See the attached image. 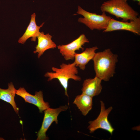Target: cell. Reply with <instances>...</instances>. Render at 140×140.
<instances>
[{
	"label": "cell",
	"instance_id": "6da1fadb",
	"mask_svg": "<svg viewBox=\"0 0 140 140\" xmlns=\"http://www.w3.org/2000/svg\"><path fill=\"white\" fill-rule=\"evenodd\" d=\"M117 57L110 48L96 53L92 59L95 76L102 80L109 81L115 74Z\"/></svg>",
	"mask_w": 140,
	"mask_h": 140
},
{
	"label": "cell",
	"instance_id": "7a4b0ae2",
	"mask_svg": "<svg viewBox=\"0 0 140 140\" xmlns=\"http://www.w3.org/2000/svg\"><path fill=\"white\" fill-rule=\"evenodd\" d=\"M128 0H108L103 2L100 9L102 12L109 13L123 22L134 20L138 17V13L128 4Z\"/></svg>",
	"mask_w": 140,
	"mask_h": 140
},
{
	"label": "cell",
	"instance_id": "3957f363",
	"mask_svg": "<svg viewBox=\"0 0 140 140\" xmlns=\"http://www.w3.org/2000/svg\"><path fill=\"white\" fill-rule=\"evenodd\" d=\"M52 69L53 72H47L44 76L48 78V81L57 79L64 89L65 95L68 97L67 89L69 80L76 81L81 80V77L77 75L78 71L75 64L74 62L68 64L63 63L60 65L59 68L53 67Z\"/></svg>",
	"mask_w": 140,
	"mask_h": 140
},
{
	"label": "cell",
	"instance_id": "277c9868",
	"mask_svg": "<svg viewBox=\"0 0 140 140\" xmlns=\"http://www.w3.org/2000/svg\"><path fill=\"white\" fill-rule=\"evenodd\" d=\"M76 13L83 17V18H79L78 22L85 24L92 30L94 29L104 30L112 18L110 16H107L105 12H102L101 15H97L87 11L79 6Z\"/></svg>",
	"mask_w": 140,
	"mask_h": 140
},
{
	"label": "cell",
	"instance_id": "5b68a950",
	"mask_svg": "<svg viewBox=\"0 0 140 140\" xmlns=\"http://www.w3.org/2000/svg\"><path fill=\"white\" fill-rule=\"evenodd\" d=\"M101 110L100 113L95 120L90 121L87 129L90 133H93L99 129H101L108 132L111 135H113L115 129L108 120V116L113 109L110 106L106 108L105 104L102 101H100Z\"/></svg>",
	"mask_w": 140,
	"mask_h": 140
},
{
	"label": "cell",
	"instance_id": "8992f818",
	"mask_svg": "<svg viewBox=\"0 0 140 140\" xmlns=\"http://www.w3.org/2000/svg\"><path fill=\"white\" fill-rule=\"evenodd\" d=\"M67 105L61 106L56 108H48L44 111V115L42 125L37 133V140H46L49 139L46 133L52 124L54 122L58 124V117L61 112L67 110Z\"/></svg>",
	"mask_w": 140,
	"mask_h": 140
},
{
	"label": "cell",
	"instance_id": "52a82bcc",
	"mask_svg": "<svg viewBox=\"0 0 140 140\" xmlns=\"http://www.w3.org/2000/svg\"><path fill=\"white\" fill-rule=\"evenodd\" d=\"M89 41L84 34L81 35L78 38L69 43L66 45H59L57 48L65 59L66 61L73 60L75 51L81 49L84 50L82 46Z\"/></svg>",
	"mask_w": 140,
	"mask_h": 140
},
{
	"label": "cell",
	"instance_id": "ba28073f",
	"mask_svg": "<svg viewBox=\"0 0 140 140\" xmlns=\"http://www.w3.org/2000/svg\"><path fill=\"white\" fill-rule=\"evenodd\" d=\"M119 30L127 31L140 35V17H138L136 19L130 20L129 22L118 21L112 18L107 27L103 32H106Z\"/></svg>",
	"mask_w": 140,
	"mask_h": 140
},
{
	"label": "cell",
	"instance_id": "9c48e42d",
	"mask_svg": "<svg viewBox=\"0 0 140 140\" xmlns=\"http://www.w3.org/2000/svg\"><path fill=\"white\" fill-rule=\"evenodd\" d=\"M16 94L23 98L25 102L36 106L40 113L50 108L48 103L44 101L43 92L41 91H36L35 95H33L27 92L24 88L20 87L16 90Z\"/></svg>",
	"mask_w": 140,
	"mask_h": 140
},
{
	"label": "cell",
	"instance_id": "30bf717a",
	"mask_svg": "<svg viewBox=\"0 0 140 140\" xmlns=\"http://www.w3.org/2000/svg\"><path fill=\"white\" fill-rule=\"evenodd\" d=\"M102 81L96 76L94 78L86 79L82 83V93L92 97L99 95L102 89Z\"/></svg>",
	"mask_w": 140,
	"mask_h": 140
},
{
	"label": "cell",
	"instance_id": "8fae6325",
	"mask_svg": "<svg viewBox=\"0 0 140 140\" xmlns=\"http://www.w3.org/2000/svg\"><path fill=\"white\" fill-rule=\"evenodd\" d=\"M52 37L49 33L45 34L43 32H40L37 36L38 44L33 53H37L38 58H39L46 50L56 48L57 45L52 40Z\"/></svg>",
	"mask_w": 140,
	"mask_h": 140
},
{
	"label": "cell",
	"instance_id": "7c38bea8",
	"mask_svg": "<svg viewBox=\"0 0 140 140\" xmlns=\"http://www.w3.org/2000/svg\"><path fill=\"white\" fill-rule=\"evenodd\" d=\"M36 17L35 13H33L31 15L30 21L28 26L24 33L18 40L19 43L24 44L27 40L30 37H32L31 41H36L37 36L40 32L39 29L43 26L44 23H43L39 26L37 25L36 23Z\"/></svg>",
	"mask_w": 140,
	"mask_h": 140
},
{
	"label": "cell",
	"instance_id": "4fadbf2b",
	"mask_svg": "<svg viewBox=\"0 0 140 140\" xmlns=\"http://www.w3.org/2000/svg\"><path fill=\"white\" fill-rule=\"evenodd\" d=\"M98 49L97 46L86 48L82 52L75 54L74 62L76 67H78L81 69L84 70L86 65L92 60L95 54L96 51Z\"/></svg>",
	"mask_w": 140,
	"mask_h": 140
},
{
	"label": "cell",
	"instance_id": "5bb4252c",
	"mask_svg": "<svg viewBox=\"0 0 140 140\" xmlns=\"http://www.w3.org/2000/svg\"><path fill=\"white\" fill-rule=\"evenodd\" d=\"M93 98L82 93L76 96L73 103L76 106L82 115L86 116L92 109L93 104Z\"/></svg>",
	"mask_w": 140,
	"mask_h": 140
},
{
	"label": "cell",
	"instance_id": "9a60e30c",
	"mask_svg": "<svg viewBox=\"0 0 140 140\" xmlns=\"http://www.w3.org/2000/svg\"><path fill=\"white\" fill-rule=\"evenodd\" d=\"M8 88L4 89L0 88V99L10 103L17 114H18L19 108L15 101L16 89L12 82L8 83Z\"/></svg>",
	"mask_w": 140,
	"mask_h": 140
},
{
	"label": "cell",
	"instance_id": "2e32d148",
	"mask_svg": "<svg viewBox=\"0 0 140 140\" xmlns=\"http://www.w3.org/2000/svg\"><path fill=\"white\" fill-rule=\"evenodd\" d=\"M134 1H137L138 2V4L140 5V0H133Z\"/></svg>",
	"mask_w": 140,
	"mask_h": 140
}]
</instances>
